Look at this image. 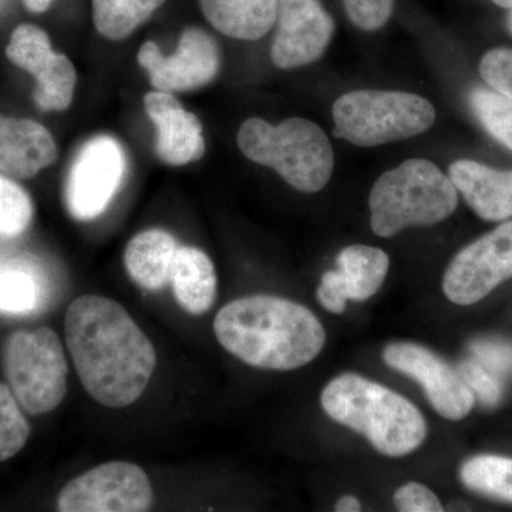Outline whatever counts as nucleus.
Instances as JSON below:
<instances>
[{"instance_id":"5","label":"nucleus","mask_w":512,"mask_h":512,"mask_svg":"<svg viewBox=\"0 0 512 512\" xmlns=\"http://www.w3.org/2000/svg\"><path fill=\"white\" fill-rule=\"evenodd\" d=\"M456 185L429 160L413 158L380 175L370 192L373 232L389 238L407 227H429L456 211Z\"/></svg>"},{"instance_id":"25","label":"nucleus","mask_w":512,"mask_h":512,"mask_svg":"<svg viewBox=\"0 0 512 512\" xmlns=\"http://www.w3.org/2000/svg\"><path fill=\"white\" fill-rule=\"evenodd\" d=\"M29 421L15 394L0 383V463L15 457L28 443Z\"/></svg>"},{"instance_id":"10","label":"nucleus","mask_w":512,"mask_h":512,"mask_svg":"<svg viewBox=\"0 0 512 512\" xmlns=\"http://www.w3.org/2000/svg\"><path fill=\"white\" fill-rule=\"evenodd\" d=\"M512 278V221L478 238L454 256L443 279L444 293L457 305H473Z\"/></svg>"},{"instance_id":"36","label":"nucleus","mask_w":512,"mask_h":512,"mask_svg":"<svg viewBox=\"0 0 512 512\" xmlns=\"http://www.w3.org/2000/svg\"><path fill=\"white\" fill-rule=\"evenodd\" d=\"M495 5L504 9H512V0H493Z\"/></svg>"},{"instance_id":"32","label":"nucleus","mask_w":512,"mask_h":512,"mask_svg":"<svg viewBox=\"0 0 512 512\" xmlns=\"http://www.w3.org/2000/svg\"><path fill=\"white\" fill-rule=\"evenodd\" d=\"M394 504L402 512H440L443 511L437 495L426 485L409 483L400 487L394 494Z\"/></svg>"},{"instance_id":"20","label":"nucleus","mask_w":512,"mask_h":512,"mask_svg":"<svg viewBox=\"0 0 512 512\" xmlns=\"http://www.w3.org/2000/svg\"><path fill=\"white\" fill-rule=\"evenodd\" d=\"M181 308L192 315L210 311L217 298V274L205 252L192 247H178L170 276Z\"/></svg>"},{"instance_id":"6","label":"nucleus","mask_w":512,"mask_h":512,"mask_svg":"<svg viewBox=\"0 0 512 512\" xmlns=\"http://www.w3.org/2000/svg\"><path fill=\"white\" fill-rule=\"evenodd\" d=\"M333 136L376 147L419 136L436 121L433 104L413 93L357 90L333 104Z\"/></svg>"},{"instance_id":"28","label":"nucleus","mask_w":512,"mask_h":512,"mask_svg":"<svg viewBox=\"0 0 512 512\" xmlns=\"http://www.w3.org/2000/svg\"><path fill=\"white\" fill-rule=\"evenodd\" d=\"M457 372L467 384L468 389L476 394L485 406H495L500 402L501 394H503L500 380L477 360L461 362Z\"/></svg>"},{"instance_id":"27","label":"nucleus","mask_w":512,"mask_h":512,"mask_svg":"<svg viewBox=\"0 0 512 512\" xmlns=\"http://www.w3.org/2000/svg\"><path fill=\"white\" fill-rule=\"evenodd\" d=\"M36 279L19 268L0 271V312L25 315L32 312L39 302Z\"/></svg>"},{"instance_id":"26","label":"nucleus","mask_w":512,"mask_h":512,"mask_svg":"<svg viewBox=\"0 0 512 512\" xmlns=\"http://www.w3.org/2000/svg\"><path fill=\"white\" fill-rule=\"evenodd\" d=\"M32 218L33 204L28 192L0 174V235L18 237L29 227Z\"/></svg>"},{"instance_id":"3","label":"nucleus","mask_w":512,"mask_h":512,"mask_svg":"<svg viewBox=\"0 0 512 512\" xmlns=\"http://www.w3.org/2000/svg\"><path fill=\"white\" fill-rule=\"evenodd\" d=\"M322 407L330 419L362 433L384 456H406L426 439V421L414 404L353 373L326 386Z\"/></svg>"},{"instance_id":"2","label":"nucleus","mask_w":512,"mask_h":512,"mask_svg":"<svg viewBox=\"0 0 512 512\" xmlns=\"http://www.w3.org/2000/svg\"><path fill=\"white\" fill-rule=\"evenodd\" d=\"M222 348L259 369L293 370L322 352L326 333L309 309L278 296L255 295L228 303L214 322Z\"/></svg>"},{"instance_id":"19","label":"nucleus","mask_w":512,"mask_h":512,"mask_svg":"<svg viewBox=\"0 0 512 512\" xmlns=\"http://www.w3.org/2000/svg\"><path fill=\"white\" fill-rule=\"evenodd\" d=\"M202 13L222 35L258 40L276 23L278 0H200Z\"/></svg>"},{"instance_id":"24","label":"nucleus","mask_w":512,"mask_h":512,"mask_svg":"<svg viewBox=\"0 0 512 512\" xmlns=\"http://www.w3.org/2000/svg\"><path fill=\"white\" fill-rule=\"evenodd\" d=\"M468 101L487 133L512 151V99L491 87L476 86Z\"/></svg>"},{"instance_id":"35","label":"nucleus","mask_w":512,"mask_h":512,"mask_svg":"<svg viewBox=\"0 0 512 512\" xmlns=\"http://www.w3.org/2000/svg\"><path fill=\"white\" fill-rule=\"evenodd\" d=\"M23 2H25V6L30 12L42 13L49 9L52 0H23Z\"/></svg>"},{"instance_id":"37","label":"nucleus","mask_w":512,"mask_h":512,"mask_svg":"<svg viewBox=\"0 0 512 512\" xmlns=\"http://www.w3.org/2000/svg\"><path fill=\"white\" fill-rule=\"evenodd\" d=\"M507 26H508V30H510V33L512 35V9H511V12L508 13Z\"/></svg>"},{"instance_id":"8","label":"nucleus","mask_w":512,"mask_h":512,"mask_svg":"<svg viewBox=\"0 0 512 512\" xmlns=\"http://www.w3.org/2000/svg\"><path fill=\"white\" fill-rule=\"evenodd\" d=\"M154 503L146 471L127 461H111L69 481L57 498L62 512H143Z\"/></svg>"},{"instance_id":"23","label":"nucleus","mask_w":512,"mask_h":512,"mask_svg":"<svg viewBox=\"0 0 512 512\" xmlns=\"http://www.w3.org/2000/svg\"><path fill=\"white\" fill-rule=\"evenodd\" d=\"M460 477L470 490L512 503V458H470L461 467Z\"/></svg>"},{"instance_id":"30","label":"nucleus","mask_w":512,"mask_h":512,"mask_svg":"<svg viewBox=\"0 0 512 512\" xmlns=\"http://www.w3.org/2000/svg\"><path fill=\"white\" fill-rule=\"evenodd\" d=\"M480 74L491 89L512 99V50H490L481 59Z\"/></svg>"},{"instance_id":"11","label":"nucleus","mask_w":512,"mask_h":512,"mask_svg":"<svg viewBox=\"0 0 512 512\" xmlns=\"http://www.w3.org/2000/svg\"><path fill=\"white\" fill-rule=\"evenodd\" d=\"M6 56L36 79L33 100L43 111H63L72 104L77 74L69 57L52 50L45 30L20 25L13 30Z\"/></svg>"},{"instance_id":"9","label":"nucleus","mask_w":512,"mask_h":512,"mask_svg":"<svg viewBox=\"0 0 512 512\" xmlns=\"http://www.w3.org/2000/svg\"><path fill=\"white\" fill-rule=\"evenodd\" d=\"M126 174V154L116 138L97 136L74 157L67 174L64 198L77 221H90L109 207Z\"/></svg>"},{"instance_id":"33","label":"nucleus","mask_w":512,"mask_h":512,"mask_svg":"<svg viewBox=\"0 0 512 512\" xmlns=\"http://www.w3.org/2000/svg\"><path fill=\"white\" fill-rule=\"evenodd\" d=\"M319 302L323 308L333 313L345 311L346 302L349 301L348 285L340 271H329L322 276L318 289Z\"/></svg>"},{"instance_id":"15","label":"nucleus","mask_w":512,"mask_h":512,"mask_svg":"<svg viewBox=\"0 0 512 512\" xmlns=\"http://www.w3.org/2000/svg\"><path fill=\"white\" fill-rule=\"evenodd\" d=\"M144 107L156 126V154L164 164L180 167L204 157L201 121L185 110L173 94L160 90L148 93Z\"/></svg>"},{"instance_id":"22","label":"nucleus","mask_w":512,"mask_h":512,"mask_svg":"<svg viewBox=\"0 0 512 512\" xmlns=\"http://www.w3.org/2000/svg\"><path fill=\"white\" fill-rule=\"evenodd\" d=\"M165 0H93L97 32L110 40L126 39L146 22Z\"/></svg>"},{"instance_id":"1","label":"nucleus","mask_w":512,"mask_h":512,"mask_svg":"<svg viewBox=\"0 0 512 512\" xmlns=\"http://www.w3.org/2000/svg\"><path fill=\"white\" fill-rule=\"evenodd\" d=\"M64 333L77 375L97 403L121 409L140 399L156 370L157 353L119 302L80 296L67 309Z\"/></svg>"},{"instance_id":"12","label":"nucleus","mask_w":512,"mask_h":512,"mask_svg":"<svg viewBox=\"0 0 512 512\" xmlns=\"http://www.w3.org/2000/svg\"><path fill=\"white\" fill-rule=\"evenodd\" d=\"M151 86L160 92H191L207 86L220 70V50L204 30H184L177 52L165 57L154 42H146L137 55Z\"/></svg>"},{"instance_id":"21","label":"nucleus","mask_w":512,"mask_h":512,"mask_svg":"<svg viewBox=\"0 0 512 512\" xmlns=\"http://www.w3.org/2000/svg\"><path fill=\"white\" fill-rule=\"evenodd\" d=\"M338 265L348 285L349 299L366 301L383 285L389 272V256L379 248L350 245L340 252Z\"/></svg>"},{"instance_id":"14","label":"nucleus","mask_w":512,"mask_h":512,"mask_svg":"<svg viewBox=\"0 0 512 512\" xmlns=\"http://www.w3.org/2000/svg\"><path fill=\"white\" fill-rule=\"evenodd\" d=\"M384 362L397 372L412 377L423 386L431 406L448 420H461L474 406V394L458 375L436 353L414 345L393 343L384 349Z\"/></svg>"},{"instance_id":"13","label":"nucleus","mask_w":512,"mask_h":512,"mask_svg":"<svg viewBox=\"0 0 512 512\" xmlns=\"http://www.w3.org/2000/svg\"><path fill=\"white\" fill-rule=\"evenodd\" d=\"M271 59L279 69H296L322 57L335 33V20L319 0H278Z\"/></svg>"},{"instance_id":"18","label":"nucleus","mask_w":512,"mask_h":512,"mask_svg":"<svg viewBox=\"0 0 512 512\" xmlns=\"http://www.w3.org/2000/svg\"><path fill=\"white\" fill-rule=\"evenodd\" d=\"M178 245L163 229H148L128 242L124 265L137 285L156 292L170 282L171 268Z\"/></svg>"},{"instance_id":"17","label":"nucleus","mask_w":512,"mask_h":512,"mask_svg":"<svg viewBox=\"0 0 512 512\" xmlns=\"http://www.w3.org/2000/svg\"><path fill=\"white\" fill-rule=\"evenodd\" d=\"M448 175L481 220H512V170L460 160L450 165Z\"/></svg>"},{"instance_id":"29","label":"nucleus","mask_w":512,"mask_h":512,"mask_svg":"<svg viewBox=\"0 0 512 512\" xmlns=\"http://www.w3.org/2000/svg\"><path fill=\"white\" fill-rule=\"evenodd\" d=\"M343 5L356 28L373 32L389 22L394 0H343Z\"/></svg>"},{"instance_id":"4","label":"nucleus","mask_w":512,"mask_h":512,"mask_svg":"<svg viewBox=\"0 0 512 512\" xmlns=\"http://www.w3.org/2000/svg\"><path fill=\"white\" fill-rule=\"evenodd\" d=\"M242 154L276 173L301 192H318L333 173V148L325 131L312 121L292 117L272 126L249 119L238 131Z\"/></svg>"},{"instance_id":"16","label":"nucleus","mask_w":512,"mask_h":512,"mask_svg":"<svg viewBox=\"0 0 512 512\" xmlns=\"http://www.w3.org/2000/svg\"><path fill=\"white\" fill-rule=\"evenodd\" d=\"M56 158L55 138L42 124L0 114V174L18 180L35 177Z\"/></svg>"},{"instance_id":"34","label":"nucleus","mask_w":512,"mask_h":512,"mask_svg":"<svg viewBox=\"0 0 512 512\" xmlns=\"http://www.w3.org/2000/svg\"><path fill=\"white\" fill-rule=\"evenodd\" d=\"M335 510L338 512H356L362 510V505H360L355 497L348 495V497L340 498L338 504H336Z\"/></svg>"},{"instance_id":"7","label":"nucleus","mask_w":512,"mask_h":512,"mask_svg":"<svg viewBox=\"0 0 512 512\" xmlns=\"http://www.w3.org/2000/svg\"><path fill=\"white\" fill-rule=\"evenodd\" d=\"M3 369L9 389L33 416L53 412L66 396V356L52 329L13 333L3 349Z\"/></svg>"},{"instance_id":"31","label":"nucleus","mask_w":512,"mask_h":512,"mask_svg":"<svg viewBox=\"0 0 512 512\" xmlns=\"http://www.w3.org/2000/svg\"><path fill=\"white\" fill-rule=\"evenodd\" d=\"M470 350L478 363L487 367L495 376L512 375V343L501 339H477L470 343Z\"/></svg>"}]
</instances>
